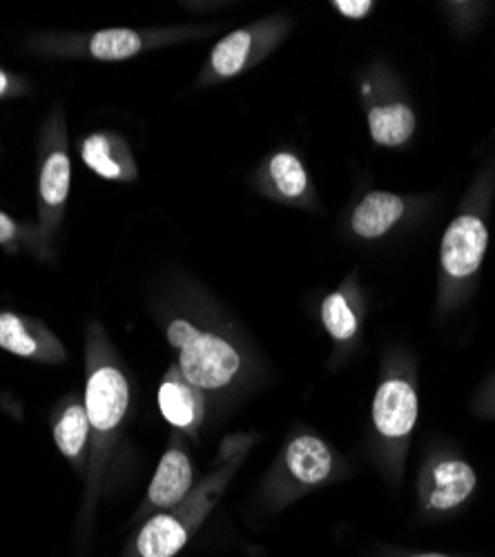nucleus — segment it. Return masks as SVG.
<instances>
[{
	"instance_id": "obj_18",
	"label": "nucleus",
	"mask_w": 495,
	"mask_h": 557,
	"mask_svg": "<svg viewBox=\"0 0 495 557\" xmlns=\"http://www.w3.org/2000/svg\"><path fill=\"white\" fill-rule=\"evenodd\" d=\"M89 420L85 404L70 401L54 424V440L67 459H78L89 442Z\"/></svg>"
},
{
	"instance_id": "obj_8",
	"label": "nucleus",
	"mask_w": 495,
	"mask_h": 557,
	"mask_svg": "<svg viewBox=\"0 0 495 557\" xmlns=\"http://www.w3.org/2000/svg\"><path fill=\"white\" fill-rule=\"evenodd\" d=\"M83 163L112 183H137L139 165L129 144L119 132L99 129L85 136L78 146Z\"/></svg>"
},
{
	"instance_id": "obj_12",
	"label": "nucleus",
	"mask_w": 495,
	"mask_h": 557,
	"mask_svg": "<svg viewBox=\"0 0 495 557\" xmlns=\"http://www.w3.org/2000/svg\"><path fill=\"white\" fill-rule=\"evenodd\" d=\"M0 348L16 357L45 359L52 363L65 357L59 339L50 331L14 312H0Z\"/></svg>"
},
{
	"instance_id": "obj_1",
	"label": "nucleus",
	"mask_w": 495,
	"mask_h": 557,
	"mask_svg": "<svg viewBox=\"0 0 495 557\" xmlns=\"http://www.w3.org/2000/svg\"><path fill=\"white\" fill-rule=\"evenodd\" d=\"M210 29L199 27H114L99 29L89 34H52L42 40H36V48L57 59H85L101 63H121L139 54L168 48L174 42H184L188 38L206 36Z\"/></svg>"
},
{
	"instance_id": "obj_19",
	"label": "nucleus",
	"mask_w": 495,
	"mask_h": 557,
	"mask_svg": "<svg viewBox=\"0 0 495 557\" xmlns=\"http://www.w3.org/2000/svg\"><path fill=\"white\" fill-rule=\"evenodd\" d=\"M322 323L337 344H346L357 335L359 319L346 290H335L322 301Z\"/></svg>"
},
{
	"instance_id": "obj_6",
	"label": "nucleus",
	"mask_w": 495,
	"mask_h": 557,
	"mask_svg": "<svg viewBox=\"0 0 495 557\" xmlns=\"http://www.w3.org/2000/svg\"><path fill=\"white\" fill-rule=\"evenodd\" d=\"M168 342L178 350V370L199 391L228 386L242 368L237 348L214 333H203L186 319L168 326Z\"/></svg>"
},
{
	"instance_id": "obj_2",
	"label": "nucleus",
	"mask_w": 495,
	"mask_h": 557,
	"mask_svg": "<svg viewBox=\"0 0 495 557\" xmlns=\"http://www.w3.org/2000/svg\"><path fill=\"white\" fill-rule=\"evenodd\" d=\"M246 450L231 455L226 467L214 471L206 478L197 491L176 504L172 513H161L152 518L137 537V550L141 557H172L182 550L190 537V533L199 527V522L208 516L223 488L228 486L233 475L237 473Z\"/></svg>"
},
{
	"instance_id": "obj_11",
	"label": "nucleus",
	"mask_w": 495,
	"mask_h": 557,
	"mask_svg": "<svg viewBox=\"0 0 495 557\" xmlns=\"http://www.w3.org/2000/svg\"><path fill=\"white\" fill-rule=\"evenodd\" d=\"M159 408L168 424L195 435L203 422V412H206L203 391L193 386L182 375L178 366H172L159 388Z\"/></svg>"
},
{
	"instance_id": "obj_17",
	"label": "nucleus",
	"mask_w": 495,
	"mask_h": 557,
	"mask_svg": "<svg viewBox=\"0 0 495 557\" xmlns=\"http://www.w3.org/2000/svg\"><path fill=\"white\" fill-rule=\"evenodd\" d=\"M475 473L467 461L446 459L431 471L429 506L437 510H448L460 506L475 488Z\"/></svg>"
},
{
	"instance_id": "obj_13",
	"label": "nucleus",
	"mask_w": 495,
	"mask_h": 557,
	"mask_svg": "<svg viewBox=\"0 0 495 557\" xmlns=\"http://www.w3.org/2000/svg\"><path fill=\"white\" fill-rule=\"evenodd\" d=\"M193 482H195V469L188 453L178 444H172L161 457L154 478L150 482V488H148L150 508H174L176 504H182L190 495Z\"/></svg>"
},
{
	"instance_id": "obj_7",
	"label": "nucleus",
	"mask_w": 495,
	"mask_h": 557,
	"mask_svg": "<svg viewBox=\"0 0 495 557\" xmlns=\"http://www.w3.org/2000/svg\"><path fill=\"white\" fill-rule=\"evenodd\" d=\"M488 230L480 214L462 212L446 227L440 246L442 282H465L473 276L484 259Z\"/></svg>"
},
{
	"instance_id": "obj_5",
	"label": "nucleus",
	"mask_w": 495,
	"mask_h": 557,
	"mask_svg": "<svg viewBox=\"0 0 495 557\" xmlns=\"http://www.w3.org/2000/svg\"><path fill=\"white\" fill-rule=\"evenodd\" d=\"M290 29L293 21L288 16L277 14L223 36L208 54V61L199 72L197 85L210 87L242 76L244 72L252 70L255 65H259L273 54Z\"/></svg>"
},
{
	"instance_id": "obj_20",
	"label": "nucleus",
	"mask_w": 495,
	"mask_h": 557,
	"mask_svg": "<svg viewBox=\"0 0 495 557\" xmlns=\"http://www.w3.org/2000/svg\"><path fill=\"white\" fill-rule=\"evenodd\" d=\"M333 8L350 21H359L375 10V3H371V0H335Z\"/></svg>"
},
{
	"instance_id": "obj_22",
	"label": "nucleus",
	"mask_w": 495,
	"mask_h": 557,
	"mask_svg": "<svg viewBox=\"0 0 495 557\" xmlns=\"http://www.w3.org/2000/svg\"><path fill=\"white\" fill-rule=\"evenodd\" d=\"M16 239H18V225H16V221L10 214L0 212V246L14 244Z\"/></svg>"
},
{
	"instance_id": "obj_14",
	"label": "nucleus",
	"mask_w": 495,
	"mask_h": 557,
	"mask_svg": "<svg viewBox=\"0 0 495 557\" xmlns=\"http://www.w3.org/2000/svg\"><path fill=\"white\" fill-rule=\"evenodd\" d=\"M407 214V199L393 195V193H369L350 214V230L352 235L373 242L380 239L401 221Z\"/></svg>"
},
{
	"instance_id": "obj_4",
	"label": "nucleus",
	"mask_w": 495,
	"mask_h": 557,
	"mask_svg": "<svg viewBox=\"0 0 495 557\" xmlns=\"http://www.w3.org/2000/svg\"><path fill=\"white\" fill-rule=\"evenodd\" d=\"M129 406V384L123 370L110 357L108 337L99 326L89 329L87 337V384L85 410L97 448L103 450L116 429L123 424Z\"/></svg>"
},
{
	"instance_id": "obj_23",
	"label": "nucleus",
	"mask_w": 495,
	"mask_h": 557,
	"mask_svg": "<svg viewBox=\"0 0 495 557\" xmlns=\"http://www.w3.org/2000/svg\"><path fill=\"white\" fill-rule=\"evenodd\" d=\"M413 557H446V555H437V553H426V555H413Z\"/></svg>"
},
{
	"instance_id": "obj_9",
	"label": "nucleus",
	"mask_w": 495,
	"mask_h": 557,
	"mask_svg": "<svg viewBox=\"0 0 495 557\" xmlns=\"http://www.w3.org/2000/svg\"><path fill=\"white\" fill-rule=\"evenodd\" d=\"M257 185L273 201L288 206L312 203V185L306 165L290 150H280L263 161L257 172Z\"/></svg>"
},
{
	"instance_id": "obj_10",
	"label": "nucleus",
	"mask_w": 495,
	"mask_h": 557,
	"mask_svg": "<svg viewBox=\"0 0 495 557\" xmlns=\"http://www.w3.org/2000/svg\"><path fill=\"white\" fill-rule=\"evenodd\" d=\"M373 422L386 440L407 437L418 422V395L407 380H386L373 399Z\"/></svg>"
},
{
	"instance_id": "obj_16",
	"label": "nucleus",
	"mask_w": 495,
	"mask_h": 557,
	"mask_svg": "<svg viewBox=\"0 0 495 557\" xmlns=\"http://www.w3.org/2000/svg\"><path fill=\"white\" fill-rule=\"evenodd\" d=\"M369 121V134L373 141L382 148H401L411 141L416 134V112L411 106L401 101H388L378 103L369 108L367 114Z\"/></svg>"
},
{
	"instance_id": "obj_21",
	"label": "nucleus",
	"mask_w": 495,
	"mask_h": 557,
	"mask_svg": "<svg viewBox=\"0 0 495 557\" xmlns=\"http://www.w3.org/2000/svg\"><path fill=\"white\" fill-rule=\"evenodd\" d=\"M23 89H25V85H23V81L18 76H12L5 70H0V99L21 95Z\"/></svg>"
},
{
	"instance_id": "obj_15",
	"label": "nucleus",
	"mask_w": 495,
	"mask_h": 557,
	"mask_svg": "<svg viewBox=\"0 0 495 557\" xmlns=\"http://www.w3.org/2000/svg\"><path fill=\"white\" fill-rule=\"evenodd\" d=\"M286 471L301 486H318L333 473V453L314 435H297L284 450Z\"/></svg>"
},
{
	"instance_id": "obj_3",
	"label": "nucleus",
	"mask_w": 495,
	"mask_h": 557,
	"mask_svg": "<svg viewBox=\"0 0 495 557\" xmlns=\"http://www.w3.org/2000/svg\"><path fill=\"white\" fill-rule=\"evenodd\" d=\"M72 193V159L67 144V121L61 106H54L42 125L38 161V242L50 248L59 235L65 206Z\"/></svg>"
}]
</instances>
